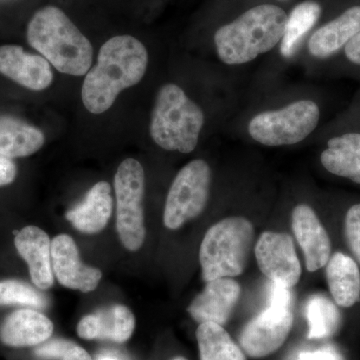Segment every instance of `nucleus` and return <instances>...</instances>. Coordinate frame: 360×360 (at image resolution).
Returning a JSON list of instances; mask_svg holds the SVG:
<instances>
[{
  "label": "nucleus",
  "instance_id": "obj_1",
  "mask_svg": "<svg viewBox=\"0 0 360 360\" xmlns=\"http://www.w3.org/2000/svg\"><path fill=\"white\" fill-rule=\"evenodd\" d=\"M146 45L129 34L116 35L104 42L96 65L85 75L82 87L84 108L92 115L110 110L123 91L139 84L148 70Z\"/></svg>",
  "mask_w": 360,
  "mask_h": 360
},
{
  "label": "nucleus",
  "instance_id": "obj_2",
  "mask_svg": "<svg viewBox=\"0 0 360 360\" xmlns=\"http://www.w3.org/2000/svg\"><path fill=\"white\" fill-rule=\"evenodd\" d=\"M28 44L59 72L84 77L94 63L89 39L58 6L39 9L26 27Z\"/></svg>",
  "mask_w": 360,
  "mask_h": 360
},
{
  "label": "nucleus",
  "instance_id": "obj_3",
  "mask_svg": "<svg viewBox=\"0 0 360 360\" xmlns=\"http://www.w3.org/2000/svg\"><path fill=\"white\" fill-rule=\"evenodd\" d=\"M286 21L288 14L279 6L262 4L252 7L215 32L217 56L225 65L250 63L281 41Z\"/></svg>",
  "mask_w": 360,
  "mask_h": 360
},
{
  "label": "nucleus",
  "instance_id": "obj_4",
  "mask_svg": "<svg viewBox=\"0 0 360 360\" xmlns=\"http://www.w3.org/2000/svg\"><path fill=\"white\" fill-rule=\"evenodd\" d=\"M205 116L179 85L167 84L156 94L151 111V139L168 151L191 153L198 146Z\"/></svg>",
  "mask_w": 360,
  "mask_h": 360
},
{
  "label": "nucleus",
  "instance_id": "obj_5",
  "mask_svg": "<svg viewBox=\"0 0 360 360\" xmlns=\"http://www.w3.org/2000/svg\"><path fill=\"white\" fill-rule=\"evenodd\" d=\"M255 240V227L241 217L213 224L202 239L200 262L203 281L240 276L248 266Z\"/></svg>",
  "mask_w": 360,
  "mask_h": 360
},
{
  "label": "nucleus",
  "instance_id": "obj_6",
  "mask_svg": "<svg viewBox=\"0 0 360 360\" xmlns=\"http://www.w3.org/2000/svg\"><path fill=\"white\" fill-rule=\"evenodd\" d=\"M146 191V174L139 160L127 158L115 175L116 229L122 245L129 251L141 250L146 239L142 201Z\"/></svg>",
  "mask_w": 360,
  "mask_h": 360
},
{
  "label": "nucleus",
  "instance_id": "obj_7",
  "mask_svg": "<svg viewBox=\"0 0 360 360\" xmlns=\"http://www.w3.org/2000/svg\"><path fill=\"white\" fill-rule=\"evenodd\" d=\"M319 118V105L314 101L302 99L281 110L258 113L248 123V132L253 141L262 146H292L314 131Z\"/></svg>",
  "mask_w": 360,
  "mask_h": 360
},
{
  "label": "nucleus",
  "instance_id": "obj_8",
  "mask_svg": "<svg viewBox=\"0 0 360 360\" xmlns=\"http://www.w3.org/2000/svg\"><path fill=\"white\" fill-rule=\"evenodd\" d=\"M212 186V169L203 160L187 163L176 174L165 201L163 224L176 231L200 217L207 205Z\"/></svg>",
  "mask_w": 360,
  "mask_h": 360
},
{
  "label": "nucleus",
  "instance_id": "obj_9",
  "mask_svg": "<svg viewBox=\"0 0 360 360\" xmlns=\"http://www.w3.org/2000/svg\"><path fill=\"white\" fill-rule=\"evenodd\" d=\"M292 326V310L269 307L241 331V349L252 359L269 356L283 347Z\"/></svg>",
  "mask_w": 360,
  "mask_h": 360
},
{
  "label": "nucleus",
  "instance_id": "obj_10",
  "mask_svg": "<svg viewBox=\"0 0 360 360\" xmlns=\"http://www.w3.org/2000/svg\"><path fill=\"white\" fill-rule=\"evenodd\" d=\"M257 264L272 283L292 288L302 276V265L290 234L265 231L255 248Z\"/></svg>",
  "mask_w": 360,
  "mask_h": 360
},
{
  "label": "nucleus",
  "instance_id": "obj_11",
  "mask_svg": "<svg viewBox=\"0 0 360 360\" xmlns=\"http://www.w3.org/2000/svg\"><path fill=\"white\" fill-rule=\"evenodd\" d=\"M0 75L32 91H42L53 82V71L40 54L18 44L0 45Z\"/></svg>",
  "mask_w": 360,
  "mask_h": 360
},
{
  "label": "nucleus",
  "instance_id": "obj_12",
  "mask_svg": "<svg viewBox=\"0 0 360 360\" xmlns=\"http://www.w3.org/2000/svg\"><path fill=\"white\" fill-rule=\"evenodd\" d=\"M52 270L61 285L87 293L101 283V269L82 264L75 240L68 234H59L51 240Z\"/></svg>",
  "mask_w": 360,
  "mask_h": 360
},
{
  "label": "nucleus",
  "instance_id": "obj_13",
  "mask_svg": "<svg viewBox=\"0 0 360 360\" xmlns=\"http://www.w3.org/2000/svg\"><path fill=\"white\" fill-rule=\"evenodd\" d=\"M291 225L304 255L307 269L314 272L326 267L333 255V243L314 210L307 205L295 206L291 214Z\"/></svg>",
  "mask_w": 360,
  "mask_h": 360
},
{
  "label": "nucleus",
  "instance_id": "obj_14",
  "mask_svg": "<svg viewBox=\"0 0 360 360\" xmlns=\"http://www.w3.org/2000/svg\"><path fill=\"white\" fill-rule=\"evenodd\" d=\"M241 295V286L231 277L208 281L205 290L187 307L198 323L214 322L224 326Z\"/></svg>",
  "mask_w": 360,
  "mask_h": 360
},
{
  "label": "nucleus",
  "instance_id": "obj_15",
  "mask_svg": "<svg viewBox=\"0 0 360 360\" xmlns=\"http://www.w3.org/2000/svg\"><path fill=\"white\" fill-rule=\"evenodd\" d=\"M134 328L135 317L131 310L125 305L115 304L85 315L78 322L77 331L82 340L123 343L131 338Z\"/></svg>",
  "mask_w": 360,
  "mask_h": 360
},
{
  "label": "nucleus",
  "instance_id": "obj_16",
  "mask_svg": "<svg viewBox=\"0 0 360 360\" xmlns=\"http://www.w3.org/2000/svg\"><path fill=\"white\" fill-rule=\"evenodd\" d=\"M14 245L30 269V278L39 290H49L54 283L51 262V240L49 234L34 225L21 229Z\"/></svg>",
  "mask_w": 360,
  "mask_h": 360
},
{
  "label": "nucleus",
  "instance_id": "obj_17",
  "mask_svg": "<svg viewBox=\"0 0 360 360\" xmlns=\"http://www.w3.org/2000/svg\"><path fill=\"white\" fill-rule=\"evenodd\" d=\"M53 323L46 315L33 309H18L0 326V340L6 347H37L51 338Z\"/></svg>",
  "mask_w": 360,
  "mask_h": 360
},
{
  "label": "nucleus",
  "instance_id": "obj_18",
  "mask_svg": "<svg viewBox=\"0 0 360 360\" xmlns=\"http://www.w3.org/2000/svg\"><path fill=\"white\" fill-rule=\"evenodd\" d=\"M112 210L110 184L99 181L89 189L82 202L66 212L65 217L77 231L96 234L105 229Z\"/></svg>",
  "mask_w": 360,
  "mask_h": 360
},
{
  "label": "nucleus",
  "instance_id": "obj_19",
  "mask_svg": "<svg viewBox=\"0 0 360 360\" xmlns=\"http://www.w3.org/2000/svg\"><path fill=\"white\" fill-rule=\"evenodd\" d=\"M326 281L338 307L352 309L360 302V266L342 251L331 255L326 265Z\"/></svg>",
  "mask_w": 360,
  "mask_h": 360
},
{
  "label": "nucleus",
  "instance_id": "obj_20",
  "mask_svg": "<svg viewBox=\"0 0 360 360\" xmlns=\"http://www.w3.org/2000/svg\"><path fill=\"white\" fill-rule=\"evenodd\" d=\"M359 32L360 6H352L314 32L309 41V53L315 58H328Z\"/></svg>",
  "mask_w": 360,
  "mask_h": 360
},
{
  "label": "nucleus",
  "instance_id": "obj_21",
  "mask_svg": "<svg viewBox=\"0 0 360 360\" xmlns=\"http://www.w3.org/2000/svg\"><path fill=\"white\" fill-rule=\"evenodd\" d=\"M45 135L35 125L11 115H0V155L9 160L32 156L44 148Z\"/></svg>",
  "mask_w": 360,
  "mask_h": 360
},
{
  "label": "nucleus",
  "instance_id": "obj_22",
  "mask_svg": "<svg viewBox=\"0 0 360 360\" xmlns=\"http://www.w3.org/2000/svg\"><path fill=\"white\" fill-rule=\"evenodd\" d=\"M321 161L330 174L360 184V134H347L329 139Z\"/></svg>",
  "mask_w": 360,
  "mask_h": 360
},
{
  "label": "nucleus",
  "instance_id": "obj_23",
  "mask_svg": "<svg viewBox=\"0 0 360 360\" xmlns=\"http://www.w3.org/2000/svg\"><path fill=\"white\" fill-rule=\"evenodd\" d=\"M200 360H246L245 352L231 340L224 326L203 322L196 330Z\"/></svg>",
  "mask_w": 360,
  "mask_h": 360
},
{
  "label": "nucleus",
  "instance_id": "obj_24",
  "mask_svg": "<svg viewBox=\"0 0 360 360\" xmlns=\"http://www.w3.org/2000/svg\"><path fill=\"white\" fill-rule=\"evenodd\" d=\"M321 7L314 0H307L296 6L288 16L285 30L281 41V53L290 58L302 44V39L321 18Z\"/></svg>",
  "mask_w": 360,
  "mask_h": 360
},
{
  "label": "nucleus",
  "instance_id": "obj_25",
  "mask_svg": "<svg viewBox=\"0 0 360 360\" xmlns=\"http://www.w3.org/2000/svg\"><path fill=\"white\" fill-rule=\"evenodd\" d=\"M309 340L330 338L340 328L341 315L338 305L322 295L311 296L307 305Z\"/></svg>",
  "mask_w": 360,
  "mask_h": 360
},
{
  "label": "nucleus",
  "instance_id": "obj_26",
  "mask_svg": "<svg viewBox=\"0 0 360 360\" xmlns=\"http://www.w3.org/2000/svg\"><path fill=\"white\" fill-rule=\"evenodd\" d=\"M0 305H21L33 309H44L49 300L30 284L16 279L0 281Z\"/></svg>",
  "mask_w": 360,
  "mask_h": 360
},
{
  "label": "nucleus",
  "instance_id": "obj_27",
  "mask_svg": "<svg viewBox=\"0 0 360 360\" xmlns=\"http://www.w3.org/2000/svg\"><path fill=\"white\" fill-rule=\"evenodd\" d=\"M35 354L44 359H59L61 360H92L84 347L73 341L56 338L45 341L35 349Z\"/></svg>",
  "mask_w": 360,
  "mask_h": 360
},
{
  "label": "nucleus",
  "instance_id": "obj_28",
  "mask_svg": "<svg viewBox=\"0 0 360 360\" xmlns=\"http://www.w3.org/2000/svg\"><path fill=\"white\" fill-rule=\"evenodd\" d=\"M343 236L350 255L360 266V203L350 206L345 213Z\"/></svg>",
  "mask_w": 360,
  "mask_h": 360
},
{
  "label": "nucleus",
  "instance_id": "obj_29",
  "mask_svg": "<svg viewBox=\"0 0 360 360\" xmlns=\"http://www.w3.org/2000/svg\"><path fill=\"white\" fill-rule=\"evenodd\" d=\"M292 304V295L290 288L281 284L272 283L269 290V307L290 309Z\"/></svg>",
  "mask_w": 360,
  "mask_h": 360
},
{
  "label": "nucleus",
  "instance_id": "obj_30",
  "mask_svg": "<svg viewBox=\"0 0 360 360\" xmlns=\"http://www.w3.org/2000/svg\"><path fill=\"white\" fill-rule=\"evenodd\" d=\"M18 175V167L13 160L0 155V187L13 184Z\"/></svg>",
  "mask_w": 360,
  "mask_h": 360
},
{
  "label": "nucleus",
  "instance_id": "obj_31",
  "mask_svg": "<svg viewBox=\"0 0 360 360\" xmlns=\"http://www.w3.org/2000/svg\"><path fill=\"white\" fill-rule=\"evenodd\" d=\"M345 54L350 63L360 65V32L345 45Z\"/></svg>",
  "mask_w": 360,
  "mask_h": 360
},
{
  "label": "nucleus",
  "instance_id": "obj_32",
  "mask_svg": "<svg viewBox=\"0 0 360 360\" xmlns=\"http://www.w3.org/2000/svg\"><path fill=\"white\" fill-rule=\"evenodd\" d=\"M298 360H338L335 355L326 350H319L315 352H302Z\"/></svg>",
  "mask_w": 360,
  "mask_h": 360
},
{
  "label": "nucleus",
  "instance_id": "obj_33",
  "mask_svg": "<svg viewBox=\"0 0 360 360\" xmlns=\"http://www.w3.org/2000/svg\"><path fill=\"white\" fill-rule=\"evenodd\" d=\"M99 360H117V359H115V357L104 356V357H101V359Z\"/></svg>",
  "mask_w": 360,
  "mask_h": 360
},
{
  "label": "nucleus",
  "instance_id": "obj_34",
  "mask_svg": "<svg viewBox=\"0 0 360 360\" xmlns=\"http://www.w3.org/2000/svg\"><path fill=\"white\" fill-rule=\"evenodd\" d=\"M172 360H187L186 357L184 356H176L174 357V359H172Z\"/></svg>",
  "mask_w": 360,
  "mask_h": 360
},
{
  "label": "nucleus",
  "instance_id": "obj_35",
  "mask_svg": "<svg viewBox=\"0 0 360 360\" xmlns=\"http://www.w3.org/2000/svg\"><path fill=\"white\" fill-rule=\"evenodd\" d=\"M284 1H285V0H284Z\"/></svg>",
  "mask_w": 360,
  "mask_h": 360
}]
</instances>
